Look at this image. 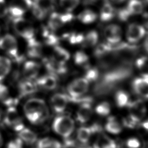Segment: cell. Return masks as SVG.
<instances>
[{"mask_svg": "<svg viewBox=\"0 0 148 148\" xmlns=\"http://www.w3.org/2000/svg\"><path fill=\"white\" fill-rule=\"evenodd\" d=\"M104 36L110 44H116L119 43L121 38V28L116 24H110L108 25L104 29Z\"/></svg>", "mask_w": 148, "mask_h": 148, "instance_id": "12", "label": "cell"}, {"mask_svg": "<svg viewBox=\"0 0 148 148\" xmlns=\"http://www.w3.org/2000/svg\"><path fill=\"white\" fill-rule=\"evenodd\" d=\"M127 106L129 109V115L138 123L145 117L146 108L145 103L140 99L130 101Z\"/></svg>", "mask_w": 148, "mask_h": 148, "instance_id": "9", "label": "cell"}, {"mask_svg": "<svg viewBox=\"0 0 148 148\" xmlns=\"http://www.w3.org/2000/svg\"><path fill=\"white\" fill-rule=\"evenodd\" d=\"M105 130L109 133L113 134H118L121 132L122 127L120 123L114 117H110L105 125Z\"/></svg>", "mask_w": 148, "mask_h": 148, "instance_id": "24", "label": "cell"}, {"mask_svg": "<svg viewBox=\"0 0 148 148\" xmlns=\"http://www.w3.org/2000/svg\"><path fill=\"white\" fill-rule=\"evenodd\" d=\"M4 123L17 132L24 128L22 119L14 107H9L4 118Z\"/></svg>", "mask_w": 148, "mask_h": 148, "instance_id": "7", "label": "cell"}, {"mask_svg": "<svg viewBox=\"0 0 148 148\" xmlns=\"http://www.w3.org/2000/svg\"><path fill=\"white\" fill-rule=\"evenodd\" d=\"M64 24V23L62 18V14L58 13H53L50 16L48 25L50 29L56 30L62 27Z\"/></svg>", "mask_w": 148, "mask_h": 148, "instance_id": "23", "label": "cell"}, {"mask_svg": "<svg viewBox=\"0 0 148 148\" xmlns=\"http://www.w3.org/2000/svg\"><path fill=\"white\" fill-rule=\"evenodd\" d=\"M135 92L140 97L148 99V76H142L135 79L132 82Z\"/></svg>", "mask_w": 148, "mask_h": 148, "instance_id": "13", "label": "cell"}, {"mask_svg": "<svg viewBox=\"0 0 148 148\" xmlns=\"http://www.w3.org/2000/svg\"><path fill=\"white\" fill-rule=\"evenodd\" d=\"M40 69V65L38 63L28 61L25 62L23 67V75L25 79L32 80L37 76Z\"/></svg>", "mask_w": 148, "mask_h": 148, "instance_id": "15", "label": "cell"}, {"mask_svg": "<svg viewBox=\"0 0 148 148\" xmlns=\"http://www.w3.org/2000/svg\"><path fill=\"white\" fill-rule=\"evenodd\" d=\"M94 147V148H116V144L114 140L102 134L97 138Z\"/></svg>", "mask_w": 148, "mask_h": 148, "instance_id": "20", "label": "cell"}, {"mask_svg": "<svg viewBox=\"0 0 148 148\" xmlns=\"http://www.w3.org/2000/svg\"><path fill=\"white\" fill-rule=\"evenodd\" d=\"M0 49L5 51L14 60L18 61L20 60L18 55L17 42L13 35L6 34L0 38Z\"/></svg>", "mask_w": 148, "mask_h": 148, "instance_id": "5", "label": "cell"}, {"mask_svg": "<svg viewBox=\"0 0 148 148\" xmlns=\"http://www.w3.org/2000/svg\"><path fill=\"white\" fill-rule=\"evenodd\" d=\"M123 124L126 127L134 128L136 126L138 123L134 119H132L130 115H128L127 117L123 119Z\"/></svg>", "mask_w": 148, "mask_h": 148, "instance_id": "41", "label": "cell"}, {"mask_svg": "<svg viewBox=\"0 0 148 148\" xmlns=\"http://www.w3.org/2000/svg\"><path fill=\"white\" fill-rule=\"evenodd\" d=\"M97 17V14L92 10L86 9L79 14L78 19L84 24H90L96 20Z\"/></svg>", "mask_w": 148, "mask_h": 148, "instance_id": "28", "label": "cell"}, {"mask_svg": "<svg viewBox=\"0 0 148 148\" xmlns=\"http://www.w3.org/2000/svg\"><path fill=\"white\" fill-rule=\"evenodd\" d=\"M65 145L66 148H75L73 146V142L72 140H65Z\"/></svg>", "mask_w": 148, "mask_h": 148, "instance_id": "46", "label": "cell"}, {"mask_svg": "<svg viewBox=\"0 0 148 148\" xmlns=\"http://www.w3.org/2000/svg\"><path fill=\"white\" fill-rule=\"evenodd\" d=\"M99 77V71L96 68H90L87 69L85 73L84 78L90 83L97 81Z\"/></svg>", "mask_w": 148, "mask_h": 148, "instance_id": "37", "label": "cell"}, {"mask_svg": "<svg viewBox=\"0 0 148 148\" xmlns=\"http://www.w3.org/2000/svg\"><path fill=\"white\" fill-rule=\"evenodd\" d=\"M37 86L36 83L33 82L31 80L25 79L21 82L18 86L20 95L25 97L34 94L37 90Z\"/></svg>", "mask_w": 148, "mask_h": 148, "instance_id": "18", "label": "cell"}, {"mask_svg": "<svg viewBox=\"0 0 148 148\" xmlns=\"http://www.w3.org/2000/svg\"><path fill=\"white\" fill-rule=\"evenodd\" d=\"M98 40V34L95 31L88 32L84 37L83 45L84 47H89L95 46Z\"/></svg>", "mask_w": 148, "mask_h": 148, "instance_id": "30", "label": "cell"}, {"mask_svg": "<svg viewBox=\"0 0 148 148\" xmlns=\"http://www.w3.org/2000/svg\"><path fill=\"white\" fill-rule=\"evenodd\" d=\"M25 116L30 123L38 124L43 122L49 116V110L45 102L40 98L27 100L24 105Z\"/></svg>", "mask_w": 148, "mask_h": 148, "instance_id": "2", "label": "cell"}, {"mask_svg": "<svg viewBox=\"0 0 148 148\" xmlns=\"http://www.w3.org/2000/svg\"><path fill=\"white\" fill-rule=\"evenodd\" d=\"M32 12L34 16L39 20H42L45 18L46 15V13L38 6L35 3H32Z\"/></svg>", "mask_w": 148, "mask_h": 148, "instance_id": "39", "label": "cell"}, {"mask_svg": "<svg viewBox=\"0 0 148 148\" xmlns=\"http://www.w3.org/2000/svg\"><path fill=\"white\" fill-rule=\"evenodd\" d=\"M145 17H146L148 18V14H145Z\"/></svg>", "mask_w": 148, "mask_h": 148, "instance_id": "51", "label": "cell"}, {"mask_svg": "<svg viewBox=\"0 0 148 148\" xmlns=\"http://www.w3.org/2000/svg\"><path fill=\"white\" fill-rule=\"evenodd\" d=\"M131 15L132 14L130 13V12H129L127 8L120 9L117 13L119 18L123 21L127 20Z\"/></svg>", "mask_w": 148, "mask_h": 148, "instance_id": "40", "label": "cell"}, {"mask_svg": "<svg viewBox=\"0 0 148 148\" xmlns=\"http://www.w3.org/2000/svg\"><path fill=\"white\" fill-rule=\"evenodd\" d=\"M114 2L116 3H122L123 2H124L125 0H112Z\"/></svg>", "mask_w": 148, "mask_h": 148, "instance_id": "49", "label": "cell"}, {"mask_svg": "<svg viewBox=\"0 0 148 148\" xmlns=\"http://www.w3.org/2000/svg\"><path fill=\"white\" fill-rule=\"evenodd\" d=\"M27 52L28 56L31 58H39L42 53V47L40 42L33 38L27 41Z\"/></svg>", "mask_w": 148, "mask_h": 148, "instance_id": "17", "label": "cell"}, {"mask_svg": "<svg viewBox=\"0 0 148 148\" xmlns=\"http://www.w3.org/2000/svg\"><path fill=\"white\" fill-rule=\"evenodd\" d=\"M127 8L131 14H138L142 12L143 5L140 0H130Z\"/></svg>", "mask_w": 148, "mask_h": 148, "instance_id": "32", "label": "cell"}, {"mask_svg": "<svg viewBox=\"0 0 148 148\" xmlns=\"http://www.w3.org/2000/svg\"><path fill=\"white\" fill-rule=\"evenodd\" d=\"M142 126L145 130H146V131H148V120L144 121L142 124Z\"/></svg>", "mask_w": 148, "mask_h": 148, "instance_id": "47", "label": "cell"}, {"mask_svg": "<svg viewBox=\"0 0 148 148\" xmlns=\"http://www.w3.org/2000/svg\"><path fill=\"white\" fill-rule=\"evenodd\" d=\"M89 82L84 77H80L73 80L68 86L69 97L78 98L84 94L88 89Z\"/></svg>", "mask_w": 148, "mask_h": 148, "instance_id": "6", "label": "cell"}, {"mask_svg": "<svg viewBox=\"0 0 148 148\" xmlns=\"http://www.w3.org/2000/svg\"><path fill=\"white\" fill-rule=\"evenodd\" d=\"M73 60L76 65H83L88 61V56L82 51H77L74 54Z\"/></svg>", "mask_w": 148, "mask_h": 148, "instance_id": "34", "label": "cell"}, {"mask_svg": "<svg viewBox=\"0 0 148 148\" xmlns=\"http://www.w3.org/2000/svg\"><path fill=\"white\" fill-rule=\"evenodd\" d=\"M95 110L96 113L99 115L105 116L109 114L111 109L110 106L108 102H102L96 106Z\"/></svg>", "mask_w": 148, "mask_h": 148, "instance_id": "35", "label": "cell"}, {"mask_svg": "<svg viewBox=\"0 0 148 148\" xmlns=\"http://www.w3.org/2000/svg\"><path fill=\"white\" fill-rule=\"evenodd\" d=\"M92 114V109L90 103H81L76 112V120L80 123L88 121Z\"/></svg>", "mask_w": 148, "mask_h": 148, "instance_id": "14", "label": "cell"}, {"mask_svg": "<svg viewBox=\"0 0 148 148\" xmlns=\"http://www.w3.org/2000/svg\"><path fill=\"white\" fill-rule=\"evenodd\" d=\"M37 148H62V145L57 140L44 138L38 142Z\"/></svg>", "mask_w": 148, "mask_h": 148, "instance_id": "25", "label": "cell"}, {"mask_svg": "<svg viewBox=\"0 0 148 148\" xmlns=\"http://www.w3.org/2000/svg\"><path fill=\"white\" fill-rule=\"evenodd\" d=\"M13 26L16 32L27 41L34 38L35 31L32 25L22 17L14 18Z\"/></svg>", "mask_w": 148, "mask_h": 148, "instance_id": "4", "label": "cell"}, {"mask_svg": "<svg viewBox=\"0 0 148 148\" xmlns=\"http://www.w3.org/2000/svg\"><path fill=\"white\" fill-rule=\"evenodd\" d=\"M131 66V62H128L109 69L110 70L105 72L95 85V93L98 95H102L110 92L130 75Z\"/></svg>", "mask_w": 148, "mask_h": 148, "instance_id": "1", "label": "cell"}, {"mask_svg": "<svg viewBox=\"0 0 148 148\" xmlns=\"http://www.w3.org/2000/svg\"><path fill=\"white\" fill-rule=\"evenodd\" d=\"M92 134L91 127H82L77 131V138L82 143H86L90 139Z\"/></svg>", "mask_w": 148, "mask_h": 148, "instance_id": "27", "label": "cell"}, {"mask_svg": "<svg viewBox=\"0 0 148 148\" xmlns=\"http://www.w3.org/2000/svg\"><path fill=\"white\" fill-rule=\"evenodd\" d=\"M79 0H60V5L65 10L72 11L79 4Z\"/></svg>", "mask_w": 148, "mask_h": 148, "instance_id": "38", "label": "cell"}, {"mask_svg": "<svg viewBox=\"0 0 148 148\" xmlns=\"http://www.w3.org/2000/svg\"><path fill=\"white\" fill-rule=\"evenodd\" d=\"M68 102V96L61 93L54 94L50 99V105L52 109L57 113H62L65 110Z\"/></svg>", "mask_w": 148, "mask_h": 148, "instance_id": "11", "label": "cell"}, {"mask_svg": "<svg viewBox=\"0 0 148 148\" xmlns=\"http://www.w3.org/2000/svg\"><path fill=\"white\" fill-rule=\"evenodd\" d=\"M135 65L142 76H148V57L142 56L135 61Z\"/></svg>", "mask_w": 148, "mask_h": 148, "instance_id": "29", "label": "cell"}, {"mask_svg": "<svg viewBox=\"0 0 148 148\" xmlns=\"http://www.w3.org/2000/svg\"><path fill=\"white\" fill-rule=\"evenodd\" d=\"M75 127L73 120L68 116H60L53 123V128L57 134L66 138L73 132Z\"/></svg>", "mask_w": 148, "mask_h": 148, "instance_id": "3", "label": "cell"}, {"mask_svg": "<svg viewBox=\"0 0 148 148\" xmlns=\"http://www.w3.org/2000/svg\"><path fill=\"white\" fill-rule=\"evenodd\" d=\"M12 66L10 60L5 57L0 56V82L7 76Z\"/></svg>", "mask_w": 148, "mask_h": 148, "instance_id": "26", "label": "cell"}, {"mask_svg": "<svg viewBox=\"0 0 148 148\" xmlns=\"http://www.w3.org/2000/svg\"><path fill=\"white\" fill-rule=\"evenodd\" d=\"M2 144H3V139H2V137L1 135L0 134V148L2 146Z\"/></svg>", "mask_w": 148, "mask_h": 148, "instance_id": "48", "label": "cell"}, {"mask_svg": "<svg viewBox=\"0 0 148 148\" xmlns=\"http://www.w3.org/2000/svg\"><path fill=\"white\" fill-rule=\"evenodd\" d=\"M115 101L119 108L127 106L130 102L129 96L124 91L119 90L115 94Z\"/></svg>", "mask_w": 148, "mask_h": 148, "instance_id": "31", "label": "cell"}, {"mask_svg": "<svg viewBox=\"0 0 148 148\" xmlns=\"http://www.w3.org/2000/svg\"><path fill=\"white\" fill-rule=\"evenodd\" d=\"M8 89L7 87L0 83V101L3 102L8 98Z\"/></svg>", "mask_w": 148, "mask_h": 148, "instance_id": "42", "label": "cell"}, {"mask_svg": "<svg viewBox=\"0 0 148 148\" xmlns=\"http://www.w3.org/2000/svg\"><path fill=\"white\" fill-rule=\"evenodd\" d=\"M84 36L82 34H68L65 35V38L67 39L68 42L72 45L82 43L84 40Z\"/></svg>", "mask_w": 148, "mask_h": 148, "instance_id": "36", "label": "cell"}, {"mask_svg": "<svg viewBox=\"0 0 148 148\" xmlns=\"http://www.w3.org/2000/svg\"><path fill=\"white\" fill-rule=\"evenodd\" d=\"M69 58V53L65 49L59 46H55L53 49V57L51 58L53 60L58 63L65 64Z\"/></svg>", "mask_w": 148, "mask_h": 148, "instance_id": "19", "label": "cell"}, {"mask_svg": "<svg viewBox=\"0 0 148 148\" xmlns=\"http://www.w3.org/2000/svg\"><path fill=\"white\" fill-rule=\"evenodd\" d=\"M31 0H13L8 10L14 18L21 17L32 6Z\"/></svg>", "mask_w": 148, "mask_h": 148, "instance_id": "8", "label": "cell"}, {"mask_svg": "<svg viewBox=\"0 0 148 148\" xmlns=\"http://www.w3.org/2000/svg\"><path fill=\"white\" fill-rule=\"evenodd\" d=\"M2 114V109L0 108V119H1V117Z\"/></svg>", "mask_w": 148, "mask_h": 148, "instance_id": "50", "label": "cell"}, {"mask_svg": "<svg viewBox=\"0 0 148 148\" xmlns=\"http://www.w3.org/2000/svg\"><path fill=\"white\" fill-rule=\"evenodd\" d=\"M126 145L128 148H139L140 143L138 139L135 138H131L127 140Z\"/></svg>", "mask_w": 148, "mask_h": 148, "instance_id": "43", "label": "cell"}, {"mask_svg": "<svg viewBox=\"0 0 148 148\" xmlns=\"http://www.w3.org/2000/svg\"><path fill=\"white\" fill-rule=\"evenodd\" d=\"M8 12L5 0H0V17H3Z\"/></svg>", "mask_w": 148, "mask_h": 148, "instance_id": "45", "label": "cell"}, {"mask_svg": "<svg viewBox=\"0 0 148 148\" xmlns=\"http://www.w3.org/2000/svg\"><path fill=\"white\" fill-rule=\"evenodd\" d=\"M43 36L45 43L50 46H57L58 42V38L54 34L50 32L47 29H44L43 31Z\"/></svg>", "mask_w": 148, "mask_h": 148, "instance_id": "33", "label": "cell"}, {"mask_svg": "<svg viewBox=\"0 0 148 148\" xmlns=\"http://www.w3.org/2000/svg\"><path fill=\"white\" fill-rule=\"evenodd\" d=\"M19 138L26 144L32 145L37 140L36 134L28 128H23L18 132Z\"/></svg>", "mask_w": 148, "mask_h": 148, "instance_id": "21", "label": "cell"}, {"mask_svg": "<svg viewBox=\"0 0 148 148\" xmlns=\"http://www.w3.org/2000/svg\"><path fill=\"white\" fill-rule=\"evenodd\" d=\"M6 148H23V141L18 138L9 142Z\"/></svg>", "mask_w": 148, "mask_h": 148, "instance_id": "44", "label": "cell"}, {"mask_svg": "<svg viewBox=\"0 0 148 148\" xmlns=\"http://www.w3.org/2000/svg\"><path fill=\"white\" fill-rule=\"evenodd\" d=\"M145 33L146 31L143 26L132 23L128 27L127 29V39L130 43H135L143 38Z\"/></svg>", "mask_w": 148, "mask_h": 148, "instance_id": "10", "label": "cell"}, {"mask_svg": "<svg viewBox=\"0 0 148 148\" xmlns=\"http://www.w3.org/2000/svg\"><path fill=\"white\" fill-rule=\"evenodd\" d=\"M36 84L37 86H39L45 90H52L57 87V80L54 75L49 74L39 78Z\"/></svg>", "mask_w": 148, "mask_h": 148, "instance_id": "16", "label": "cell"}, {"mask_svg": "<svg viewBox=\"0 0 148 148\" xmlns=\"http://www.w3.org/2000/svg\"><path fill=\"white\" fill-rule=\"evenodd\" d=\"M114 16V10L112 5L105 2L102 6L100 12V19L102 21H108L113 18Z\"/></svg>", "mask_w": 148, "mask_h": 148, "instance_id": "22", "label": "cell"}]
</instances>
